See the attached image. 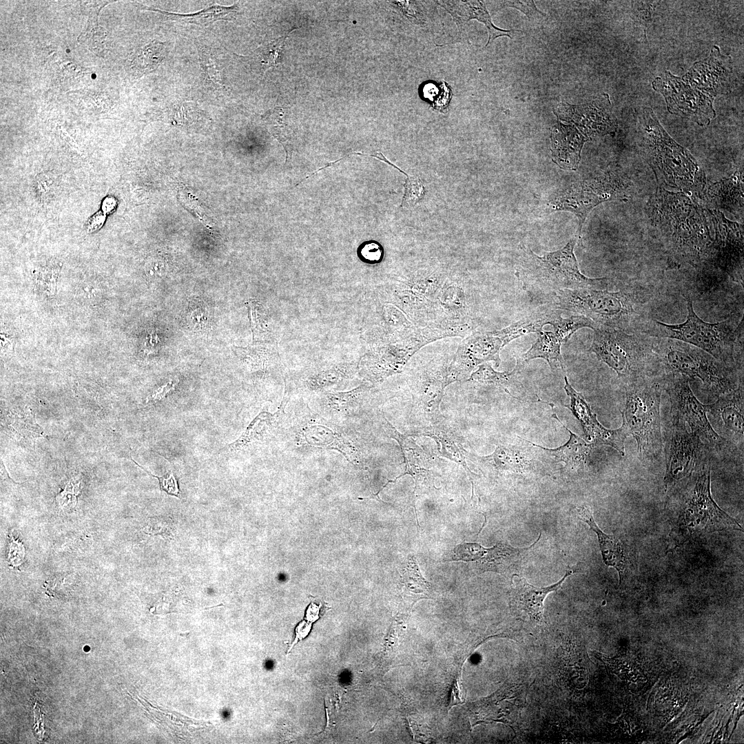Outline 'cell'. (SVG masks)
<instances>
[{"instance_id": "21", "label": "cell", "mask_w": 744, "mask_h": 744, "mask_svg": "<svg viewBox=\"0 0 744 744\" xmlns=\"http://www.w3.org/2000/svg\"><path fill=\"white\" fill-rule=\"evenodd\" d=\"M564 390L570 398L569 405H565L580 422L583 432L589 441L595 444H606L615 448L622 456L625 455L624 442L628 437L624 428L621 426L617 429H608L597 420V415L592 413L589 404L583 395L577 392L570 384L566 376L564 377Z\"/></svg>"}, {"instance_id": "31", "label": "cell", "mask_w": 744, "mask_h": 744, "mask_svg": "<svg viewBox=\"0 0 744 744\" xmlns=\"http://www.w3.org/2000/svg\"><path fill=\"white\" fill-rule=\"evenodd\" d=\"M714 206L727 211L743 208V173L736 172L730 178L720 180L704 189L699 198Z\"/></svg>"}, {"instance_id": "42", "label": "cell", "mask_w": 744, "mask_h": 744, "mask_svg": "<svg viewBox=\"0 0 744 744\" xmlns=\"http://www.w3.org/2000/svg\"><path fill=\"white\" fill-rule=\"evenodd\" d=\"M369 156L375 157L382 161H384L389 165L394 167L398 171L405 174L406 176V182L404 185V193L403 198L402 200L401 207H411L414 206L424 195V187L420 178L411 176L405 173L403 170L395 165L393 163L388 161L386 157L381 152H376L374 154H369Z\"/></svg>"}, {"instance_id": "23", "label": "cell", "mask_w": 744, "mask_h": 744, "mask_svg": "<svg viewBox=\"0 0 744 744\" xmlns=\"http://www.w3.org/2000/svg\"><path fill=\"white\" fill-rule=\"evenodd\" d=\"M371 386L365 383L347 391H330L314 395L313 411L335 423L358 414L369 401Z\"/></svg>"}, {"instance_id": "51", "label": "cell", "mask_w": 744, "mask_h": 744, "mask_svg": "<svg viewBox=\"0 0 744 744\" xmlns=\"http://www.w3.org/2000/svg\"><path fill=\"white\" fill-rule=\"evenodd\" d=\"M152 477L158 479L160 484V488L163 491L166 492L168 495L180 497V489L178 487V482L175 478L172 472L168 473L167 477H158L154 475H151Z\"/></svg>"}, {"instance_id": "28", "label": "cell", "mask_w": 744, "mask_h": 744, "mask_svg": "<svg viewBox=\"0 0 744 744\" xmlns=\"http://www.w3.org/2000/svg\"><path fill=\"white\" fill-rule=\"evenodd\" d=\"M587 141L577 127L558 121L553 127L551 136L554 161L562 167L576 168L580 160L582 147Z\"/></svg>"}, {"instance_id": "1", "label": "cell", "mask_w": 744, "mask_h": 744, "mask_svg": "<svg viewBox=\"0 0 744 744\" xmlns=\"http://www.w3.org/2000/svg\"><path fill=\"white\" fill-rule=\"evenodd\" d=\"M647 214L668 267H706L713 244L707 208L683 192L659 187L648 202Z\"/></svg>"}, {"instance_id": "45", "label": "cell", "mask_w": 744, "mask_h": 744, "mask_svg": "<svg viewBox=\"0 0 744 744\" xmlns=\"http://www.w3.org/2000/svg\"><path fill=\"white\" fill-rule=\"evenodd\" d=\"M242 360L251 371H265L269 366L270 350L262 347L242 349Z\"/></svg>"}, {"instance_id": "12", "label": "cell", "mask_w": 744, "mask_h": 744, "mask_svg": "<svg viewBox=\"0 0 744 744\" xmlns=\"http://www.w3.org/2000/svg\"><path fill=\"white\" fill-rule=\"evenodd\" d=\"M663 389L668 394L671 418L687 423L709 451L720 452L728 442L719 435L708 420V404H702L694 395L690 380L683 376L659 377Z\"/></svg>"}, {"instance_id": "48", "label": "cell", "mask_w": 744, "mask_h": 744, "mask_svg": "<svg viewBox=\"0 0 744 744\" xmlns=\"http://www.w3.org/2000/svg\"><path fill=\"white\" fill-rule=\"evenodd\" d=\"M290 32H291L262 48L260 52L261 63L265 68H268L275 66L280 63V54L283 48L285 41Z\"/></svg>"}, {"instance_id": "56", "label": "cell", "mask_w": 744, "mask_h": 744, "mask_svg": "<svg viewBox=\"0 0 744 744\" xmlns=\"http://www.w3.org/2000/svg\"><path fill=\"white\" fill-rule=\"evenodd\" d=\"M204 65L208 78L215 84L220 85V75L215 68L214 62L210 59H208L205 61Z\"/></svg>"}, {"instance_id": "17", "label": "cell", "mask_w": 744, "mask_h": 744, "mask_svg": "<svg viewBox=\"0 0 744 744\" xmlns=\"http://www.w3.org/2000/svg\"><path fill=\"white\" fill-rule=\"evenodd\" d=\"M506 346L497 331L476 332L466 336L459 344L448 365L449 383L464 380L473 369L484 362L501 363L499 352Z\"/></svg>"}, {"instance_id": "40", "label": "cell", "mask_w": 744, "mask_h": 744, "mask_svg": "<svg viewBox=\"0 0 744 744\" xmlns=\"http://www.w3.org/2000/svg\"><path fill=\"white\" fill-rule=\"evenodd\" d=\"M521 365V359H518L512 371L498 372L495 371L488 362H484L478 366V369L470 375L468 380L483 384L499 386L508 393L507 387L515 381Z\"/></svg>"}, {"instance_id": "4", "label": "cell", "mask_w": 744, "mask_h": 744, "mask_svg": "<svg viewBox=\"0 0 744 744\" xmlns=\"http://www.w3.org/2000/svg\"><path fill=\"white\" fill-rule=\"evenodd\" d=\"M577 238L563 248L540 256L522 245L515 275L524 290L535 296L555 294L562 289H603L606 278H592L583 274L574 253Z\"/></svg>"}, {"instance_id": "61", "label": "cell", "mask_w": 744, "mask_h": 744, "mask_svg": "<svg viewBox=\"0 0 744 744\" xmlns=\"http://www.w3.org/2000/svg\"><path fill=\"white\" fill-rule=\"evenodd\" d=\"M189 634V632H185V633H178V634H179L180 636H181V637H187V634Z\"/></svg>"}, {"instance_id": "24", "label": "cell", "mask_w": 744, "mask_h": 744, "mask_svg": "<svg viewBox=\"0 0 744 744\" xmlns=\"http://www.w3.org/2000/svg\"><path fill=\"white\" fill-rule=\"evenodd\" d=\"M743 382L734 389L719 396L708 404V413L715 427L727 441L743 444Z\"/></svg>"}, {"instance_id": "41", "label": "cell", "mask_w": 744, "mask_h": 744, "mask_svg": "<svg viewBox=\"0 0 744 744\" xmlns=\"http://www.w3.org/2000/svg\"><path fill=\"white\" fill-rule=\"evenodd\" d=\"M548 324L552 326L553 332L562 343L568 341L576 331L581 328L587 327L593 330L597 326L592 320L584 316L575 315L564 318L557 311L549 321Z\"/></svg>"}, {"instance_id": "15", "label": "cell", "mask_w": 744, "mask_h": 744, "mask_svg": "<svg viewBox=\"0 0 744 744\" xmlns=\"http://www.w3.org/2000/svg\"><path fill=\"white\" fill-rule=\"evenodd\" d=\"M652 85L663 96L667 109L672 114L689 118L701 126L709 125L716 116L714 98L692 87L669 71L655 78Z\"/></svg>"}, {"instance_id": "58", "label": "cell", "mask_w": 744, "mask_h": 744, "mask_svg": "<svg viewBox=\"0 0 744 744\" xmlns=\"http://www.w3.org/2000/svg\"><path fill=\"white\" fill-rule=\"evenodd\" d=\"M196 308V309L190 310L189 318H192V322L195 323H203L204 321H206L207 319L205 314V310L203 309V307H200V305H199Z\"/></svg>"}, {"instance_id": "53", "label": "cell", "mask_w": 744, "mask_h": 744, "mask_svg": "<svg viewBox=\"0 0 744 744\" xmlns=\"http://www.w3.org/2000/svg\"><path fill=\"white\" fill-rule=\"evenodd\" d=\"M175 385L176 383H173L170 381L159 386L148 396L147 402H155L164 398L170 391L174 389Z\"/></svg>"}, {"instance_id": "44", "label": "cell", "mask_w": 744, "mask_h": 744, "mask_svg": "<svg viewBox=\"0 0 744 744\" xmlns=\"http://www.w3.org/2000/svg\"><path fill=\"white\" fill-rule=\"evenodd\" d=\"M404 583L409 591L414 593L428 591L431 584L421 575L413 556L409 559V563L402 575Z\"/></svg>"}, {"instance_id": "43", "label": "cell", "mask_w": 744, "mask_h": 744, "mask_svg": "<svg viewBox=\"0 0 744 744\" xmlns=\"http://www.w3.org/2000/svg\"><path fill=\"white\" fill-rule=\"evenodd\" d=\"M137 54L134 62L142 72H150L156 68L165 57V48L163 43L154 42L145 46Z\"/></svg>"}, {"instance_id": "25", "label": "cell", "mask_w": 744, "mask_h": 744, "mask_svg": "<svg viewBox=\"0 0 744 744\" xmlns=\"http://www.w3.org/2000/svg\"><path fill=\"white\" fill-rule=\"evenodd\" d=\"M436 3L452 17L459 35L464 33L465 27L470 20L476 19L484 23L488 32V40L485 47L499 37L506 36L512 39L513 30H504L494 25L484 1H437Z\"/></svg>"}, {"instance_id": "33", "label": "cell", "mask_w": 744, "mask_h": 744, "mask_svg": "<svg viewBox=\"0 0 744 744\" xmlns=\"http://www.w3.org/2000/svg\"><path fill=\"white\" fill-rule=\"evenodd\" d=\"M577 511L581 520L586 523L597 535L603 561L607 566L613 567L617 570L621 583L626 566V558L621 542L614 536L607 535L599 528L588 506H579Z\"/></svg>"}, {"instance_id": "37", "label": "cell", "mask_w": 744, "mask_h": 744, "mask_svg": "<svg viewBox=\"0 0 744 744\" xmlns=\"http://www.w3.org/2000/svg\"><path fill=\"white\" fill-rule=\"evenodd\" d=\"M556 312L557 311L552 309L534 313L502 329L497 330V332L506 345L512 340L526 334L541 332L543 327L548 324Z\"/></svg>"}, {"instance_id": "27", "label": "cell", "mask_w": 744, "mask_h": 744, "mask_svg": "<svg viewBox=\"0 0 744 744\" xmlns=\"http://www.w3.org/2000/svg\"><path fill=\"white\" fill-rule=\"evenodd\" d=\"M289 397L285 393L281 404L274 413L261 411L249 424L242 435L229 446L233 451L247 448L254 444L264 442L275 435L282 426L286 416L285 409Z\"/></svg>"}, {"instance_id": "14", "label": "cell", "mask_w": 744, "mask_h": 744, "mask_svg": "<svg viewBox=\"0 0 744 744\" xmlns=\"http://www.w3.org/2000/svg\"><path fill=\"white\" fill-rule=\"evenodd\" d=\"M707 210L713 229V244L706 268L718 269L743 285V227L726 218L719 209Z\"/></svg>"}, {"instance_id": "46", "label": "cell", "mask_w": 744, "mask_h": 744, "mask_svg": "<svg viewBox=\"0 0 744 744\" xmlns=\"http://www.w3.org/2000/svg\"><path fill=\"white\" fill-rule=\"evenodd\" d=\"M90 24L86 30V32L83 33L79 37V41L83 44L90 47V50L94 52L96 54L101 53L103 50L104 48V39L105 38V32L103 28L99 26L97 22L93 25L92 21L90 19Z\"/></svg>"}, {"instance_id": "60", "label": "cell", "mask_w": 744, "mask_h": 744, "mask_svg": "<svg viewBox=\"0 0 744 744\" xmlns=\"http://www.w3.org/2000/svg\"><path fill=\"white\" fill-rule=\"evenodd\" d=\"M319 608L315 604H311L309 606L307 610V621L311 623L316 621L318 618Z\"/></svg>"}, {"instance_id": "59", "label": "cell", "mask_w": 744, "mask_h": 744, "mask_svg": "<svg viewBox=\"0 0 744 744\" xmlns=\"http://www.w3.org/2000/svg\"><path fill=\"white\" fill-rule=\"evenodd\" d=\"M116 205V203L114 198L107 197L102 203V211L103 214H110L114 210Z\"/></svg>"}, {"instance_id": "2", "label": "cell", "mask_w": 744, "mask_h": 744, "mask_svg": "<svg viewBox=\"0 0 744 744\" xmlns=\"http://www.w3.org/2000/svg\"><path fill=\"white\" fill-rule=\"evenodd\" d=\"M638 135L642 156L657 179L699 198L707 187L704 172L690 152L667 133L650 107L640 115Z\"/></svg>"}, {"instance_id": "13", "label": "cell", "mask_w": 744, "mask_h": 744, "mask_svg": "<svg viewBox=\"0 0 744 744\" xmlns=\"http://www.w3.org/2000/svg\"><path fill=\"white\" fill-rule=\"evenodd\" d=\"M686 424L671 418L665 439L666 486L675 485L690 477L697 468L709 462V450L694 433L688 431Z\"/></svg>"}, {"instance_id": "18", "label": "cell", "mask_w": 744, "mask_h": 744, "mask_svg": "<svg viewBox=\"0 0 744 744\" xmlns=\"http://www.w3.org/2000/svg\"><path fill=\"white\" fill-rule=\"evenodd\" d=\"M417 327L399 308L377 297L365 313L362 338L370 346L383 344L410 335Z\"/></svg>"}, {"instance_id": "57", "label": "cell", "mask_w": 744, "mask_h": 744, "mask_svg": "<svg viewBox=\"0 0 744 744\" xmlns=\"http://www.w3.org/2000/svg\"><path fill=\"white\" fill-rule=\"evenodd\" d=\"M105 221V215L103 213L99 212L91 218L87 225V229L90 232H93L101 227Z\"/></svg>"}, {"instance_id": "7", "label": "cell", "mask_w": 744, "mask_h": 744, "mask_svg": "<svg viewBox=\"0 0 744 744\" xmlns=\"http://www.w3.org/2000/svg\"><path fill=\"white\" fill-rule=\"evenodd\" d=\"M593 331L588 351L614 370L624 383L642 378L657 377L656 338L641 332L627 333L600 325Z\"/></svg>"}, {"instance_id": "11", "label": "cell", "mask_w": 744, "mask_h": 744, "mask_svg": "<svg viewBox=\"0 0 744 744\" xmlns=\"http://www.w3.org/2000/svg\"><path fill=\"white\" fill-rule=\"evenodd\" d=\"M633 183L628 176L608 171L594 178L571 184L550 201L552 209L568 211L579 220V236L590 211L601 203L626 199L631 196Z\"/></svg>"}, {"instance_id": "47", "label": "cell", "mask_w": 744, "mask_h": 744, "mask_svg": "<svg viewBox=\"0 0 744 744\" xmlns=\"http://www.w3.org/2000/svg\"><path fill=\"white\" fill-rule=\"evenodd\" d=\"M200 116V111L195 104L184 103L176 107L172 112V119L174 124L190 125L196 123Z\"/></svg>"}, {"instance_id": "29", "label": "cell", "mask_w": 744, "mask_h": 744, "mask_svg": "<svg viewBox=\"0 0 744 744\" xmlns=\"http://www.w3.org/2000/svg\"><path fill=\"white\" fill-rule=\"evenodd\" d=\"M358 363L340 362L311 372L302 381V388L313 395L335 391L358 372Z\"/></svg>"}, {"instance_id": "32", "label": "cell", "mask_w": 744, "mask_h": 744, "mask_svg": "<svg viewBox=\"0 0 744 744\" xmlns=\"http://www.w3.org/2000/svg\"><path fill=\"white\" fill-rule=\"evenodd\" d=\"M573 573L568 570L557 583L548 587L538 588L528 583L524 578L519 577L515 589V601L533 621L542 623L544 621V601L551 592L559 589L565 579Z\"/></svg>"}, {"instance_id": "39", "label": "cell", "mask_w": 744, "mask_h": 744, "mask_svg": "<svg viewBox=\"0 0 744 744\" xmlns=\"http://www.w3.org/2000/svg\"><path fill=\"white\" fill-rule=\"evenodd\" d=\"M152 10L163 13L171 19L180 20L198 25H206L220 19H228L229 16L236 12L238 7L236 4L230 6L214 4L198 12L189 14L166 12L161 10Z\"/></svg>"}, {"instance_id": "49", "label": "cell", "mask_w": 744, "mask_h": 744, "mask_svg": "<svg viewBox=\"0 0 744 744\" xmlns=\"http://www.w3.org/2000/svg\"><path fill=\"white\" fill-rule=\"evenodd\" d=\"M81 490V480L73 478L56 496L59 505L65 509L73 508L76 504V495Z\"/></svg>"}, {"instance_id": "50", "label": "cell", "mask_w": 744, "mask_h": 744, "mask_svg": "<svg viewBox=\"0 0 744 744\" xmlns=\"http://www.w3.org/2000/svg\"><path fill=\"white\" fill-rule=\"evenodd\" d=\"M500 8L511 7L524 12L530 20H541L546 14L539 10L533 1H497Z\"/></svg>"}, {"instance_id": "26", "label": "cell", "mask_w": 744, "mask_h": 744, "mask_svg": "<svg viewBox=\"0 0 744 744\" xmlns=\"http://www.w3.org/2000/svg\"><path fill=\"white\" fill-rule=\"evenodd\" d=\"M540 533L536 542L531 546L515 548L509 544L498 543L490 548H485L477 543H471L468 550V561H475L483 571L504 572L522 558L540 539Z\"/></svg>"}, {"instance_id": "52", "label": "cell", "mask_w": 744, "mask_h": 744, "mask_svg": "<svg viewBox=\"0 0 744 744\" xmlns=\"http://www.w3.org/2000/svg\"><path fill=\"white\" fill-rule=\"evenodd\" d=\"M361 253L362 256L369 261L379 260L382 255L380 246L375 243H369L364 245Z\"/></svg>"}, {"instance_id": "5", "label": "cell", "mask_w": 744, "mask_h": 744, "mask_svg": "<svg viewBox=\"0 0 744 744\" xmlns=\"http://www.w3.org/2000/svg\"><path fill=\"white\" fill-rule=\"evenodd\" d=\"M654 352L658 377L698 378L703 383L709 402L714 401L743 382V374L738 375V369L687 343L656 338Z\"/></svg>"}, {"instance_id": "54", "label": "cell", "mask_w": 744, "mask_h": 744, "mask_svg": "<svg viewBox=\"0 0 744 744\" xmlns=\"http://www.w3.org/2000/svg\"><path fill=\"white\" fill-rule=\"evenodd\" d=\"M311 622L308 623V622H306L304 621L300 622L296 626V630H295V633H296L295 639H294V640H293V641L292 643V645H291L289 650H291V647H293L296 643H297L298 641L302 640L304 638H305L308 635V634L309 633L310 630H311Z\"/></svg>"}, {"instance_id": "36", "label": "cell", "mask_w": 744, "mask_h": 744, "mask_svg": "<svg viewBox=\"0 0 744 744\" xmlns=\"http://www.w3.org/2000/svg\"><path fill=\"white\" fill-rule=\"evenodd\" d=\"M532 347L524 353V362L536 358L544 359L552 370L564 369V360L561 353L563 344L553 331H542Z\"/></svg>"}, {"instance_id": "34", "label": "cell", "mask_w": 744, "mask_h": 744, "mask_svg": "<svg viewBox=\"0 0 744 744\" xmlns=\"http://www.w3.org/2000/svg\"><path fill=\"white\" fill-rule=\"evenodd\" d=\"M419 434L432 437L437 443L439 453L457 463L461 464L473 483V473L467 466L465 461V451L460 442L458 441L453 432L445 424L440 417L430 422V425L419 428Z\"/></svg>"}, {"instance_id": "20", "label": "cell", "mask_w": 744, "mask_h": 744, "mask_svg": "<svg viewBox=\"0 0 744 744\" xmlns=\"http://www.w3.org/2000/svg\"><path fill=\"white\" fill-rule=\"evenodd\" d=\"M448 364L427 366L409 377L413 411L431 422L440 416L439 408L448 381Z\"/></svg>"}, {"instance_id": "22", "label": "cell", "mask_w": 744, "mask_h": 744, "mask_svg": "<svg viewBox=\"0 0 744 744\" xmlns=\"http://www.w3.org/2000/svg\"><path fill=\"white\" fill-rule=\"evenodd\" d=\"M610 101H593L583 105H570L561 103L555 114L566 121L574 123L581 133L588 139L615 131L617 121L609 108Z\"/></svg>"}, {"instance_id": "19", "label": "cell", "mask_w": 744, "mask_h": 744, "mask_svg": "<svg viewBox=\"0 0 744 744\" xmlns=\"http://www.w3.org/2000/svg\"><path fill=\"white\" fill-rule=\"evenodd\" d=\"M681 79L714 99L730 92L736 77L731 57L722 54L719 48L713 45L709 56L694 63Z\"/></svg>"}, {"instance_id": "10", "label": "cell", "mask_w": 744, "mask_h": 744, "mask_svg": "<svg viewBox=\"0 0 744 744\" xmlns=\"http://www.w3.org/2000/svg\"><path fill=\"white\" fill-rule=\"evenodd\" d=\"M472 329L471 324L417 327L404 338L371 346L358 362V373L367 383H380L388 377L400 373L411 357L425 345L446 338L468 336Z\"/></svg>"}, {"instance_id": "3", "label": "cell", "mask_w": 744, "mask_h": 744, "mask_svg": "<svg viewBox=\"0 0 744 744\" xmlns=\"http://www.w3.org/2000/svg\"><path fill=\"white\" fill-rule=\"evenodd\" d=\"M688 314L685 322L671 324L657 320H647L641 333L658 338H670L697 347L719 361L741 370L743 368V320L735 318L707 322L699 318L690 295H683Z\"/></svg>"}, {"instance_id": "16", "label": "cell", "mask_w": 744, "mask_h": 744, "mask_svg": "<svg viewBox=\"0 0 744 744\" xmlns=\"http://www.w3.org/2000/svg\"><path fill=\"white\" fill-rule=\"evenodd\" d=\"M297 444L307 448L335 450L350 462L359 464L361 455L352 440L335 423L310 412L298 422Z\"/></svg>"}, {"instance_id": "6", "label": "cell", "mask_w": 744, "mask_h": 744, "mask_svg": "<svg viewBox=\"0 0 744 744\" xmlns=\"http://www.w3.org/2000/svg\"><path fill=\"white\" fill-rule=\"evenodd\" d=\"M555 296L557 309L584 316L597 325L637 333L647 320L641 313L644 301L637 291L562 289Z\"/></svg>"}, {"instance_id": "30", "label": "cell", "mask_w": 744, "mask_h": 744, "mask_svg": "<svg viewBox=\"0 0 744 744\" xmlns=\"http://www.w3.org/2000/svg\"><path fill=\"white\" fill-rule=\"evenodd\" d=\"M382 428L385 432L399 443L406 464V472L415 479L416 486L428 482L432 477V473L426 466L429 464L430 457L414 442L405 435L400 434L389 422L384 415H382Z\"/></svg>"}, {"instance_id": "38", "label": "cell", "mask_w": 744, "mask_h": 744, "mask_svg": "<svg viewBox=\"0 0 744 744\" xmlns=\"http://www.w3.org/2000/svg\"><path fill=\"white\" fill-rule=\"evenodd\" d=\"M481 459L491 464L499 471L516 473H524L530 464V460L524 453L505 446H497L493 454Z\"/></svg>"}, {"instance_id": "35", "label": "cell", "mask_w": 744, "mask_h": 744, "mask_svg": "<svg viewBox=\"0 0 744 744\" xmlns=\"http://www.w3.org/2000/svg\"><path fill=\"white\" fill-rule=\"evenodd\" d=\"M552 416L568 431L570 434L568 441L563 446L552 449L544 448L530 441L529 442L544 450L549 456L552 457L556 462L565 463L564 468L575 471L586 464L594 444L586 443L582 438L571 432L564 426L555 413H553Z\"/></svg>"}, {"instance_id": "55", "label": "cell", "mask_w": 744, "mask_h": 744, "mask_svg": "<svg viewBox=\"0 0 744 744\" xmlns=\"http://www.w3.org/2000/svg\"><path fill=\"white\" fill-rule=\"evenodd\" d=\"M161 263L158 260H151L145 265V273L149 277L161 276L163 270Z\"/></svg>"}, {"instance_id": "8", "label": "cell", "mask_w": 744, "mask_h": 744, "mask_svg": "<svg viewBox=\"0 0 744 744\" xmlns=\"http://www.w3.org/2000/svg\"><path fill=\"white\" fill-rule=\"evenodd\" d=\"M626 404L621 412L622 426L636 440L642 459H659L663 447L660 404L663 389L658 377L625 382Z\"/></svg>"}, {"instance_id": "9", "label": "cell", "mask_w": 744, "mask_h": 744, "mask_svg": "<svg viewBox=\"0 0 744 744\" xmlns=\"http://www.w3.org/2000/svg\"><path fill=\"white\" fill-rule=\"evenodd\" d=\"M448 277L438 269L417 270L382 286L378 298L399 308L417 327L444 326L439 300Z\"/></svg>"}]
</instances>
